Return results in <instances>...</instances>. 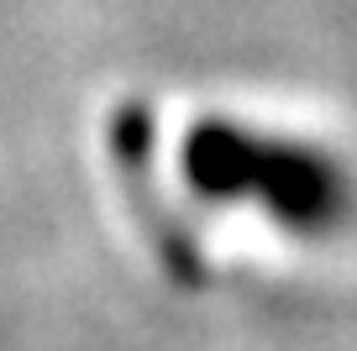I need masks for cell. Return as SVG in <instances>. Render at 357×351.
Here are the masks:
<instances>
[{"instance_id": "6da1fadb", "label": "cell", "mask_w": 357, "mask_h": 351, "mask_svg": "<svg viewBox=\"0 0 357 351\" xmlns=\"http://www.w3.org/2000/svg\"><path fill=\"white\" fill-rule=\"evenodd\" d=\"M178 163L195 194L221 205H257L300 236H336L357 215V184L326 147L257 132L247 121H195Z\"/></svg>"}]
</instances>
